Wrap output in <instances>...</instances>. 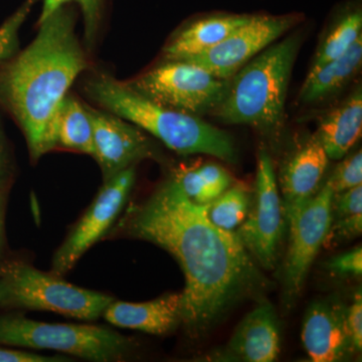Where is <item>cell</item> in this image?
<instances>
[{"label":"cell","instance_id":"4dcf8cb0","mask_svg":"<svg viewBox=\"0 0 362 362\" xmlns=\"http://www.w3.org/2000/svg\"><path fill=\"white\" fill-rule=\"evenodd\" d=\"M4 298H6V289H4V286L0 280V303H4Z\"/></svg>","mask_w":362,"mask_h":362},{"label":"cell","instance_id":"d4e9b609","mask_svg":"<svg viewBox=\"0 0 362 362\" xmlns=\"http://www.w3.org/2000/svg\"><path fill=\"white\" fill-rule=\"evenodd\" d=\"M76 4L80 7L84 20L85 39L88 47L94 44L98 30L103 18L105 0H44L39 23L45 20L49 14L59 7Z\"/></svg>","mask_w":362,"mask_h":362},{"label":"cell","instance_id":"7c38bea8","mask_svg":"<svg viewBox=\"0 0 362 362\" xmlns=\"http://www.w3.org/2000/svg\"><path fill=\"white\" fill-rule=\"evenodd\" d=\"M93 124L94 154L103 173L110 180L138 161L156 156L153 145L140 128L108 111L87 106Z\"/></svg>","mask_w":362,"mask_h":362},{"label":"cell","instance_id":"7a4b0ae2","mask_svg":"<svg viewBox=\"0 0 362 362\" xmlns=\"http://www.w3.org/2000/svg\"><path fill=\"white\" fill-rule=\"evenodd\" d=\"M70 6L59 7L39 23L37 37L9 64L0 82L33 160L54 148L52 119L71 84L88 66Z\"/></svg>","mask_w":362,"mask_h":362},{"label":"cell","instance_id":"30bf717a","mask_svg":"<svg viewBox=\"0 0 362 362\" xmlns=\"http://www.w3.org/2000/svg\"><path fill=\"white\" fill-rule=\"evenodd\" d=\"M303 20V14L296 13L280 16L252 14L249 21L233 30L220 44L183 61L201 66L214 77L228 80Z\"/></svg>","mask_w":362,"mask_h":362},{"label":"cell","instance_id":"2e32d148","mask_svg":"<svg viewBox=\"0 0 362 362\" xmlns=\"http://www.w3.org/2000/svg\"><path fill=\"white\" fill-rule=\"evenodd\" d=\"M181 293L163 295L143 303L112 301L103 316L107 322L118 327L166 334L181 323Z\"/></svg>","mask_w":362,"mask_h":362},{"label":"cell","instance_id":"3957f363","mask_svg":"<svg viewBox=\"0 0 362 362\" xmlns=\"http://www.w3.org/2000/svg\"><path fill=\"white\" fill-rule=\"evenodd\" d=\"M86 92L105 111L146 131L177 153L207 154L226 162L235 160V144L225 131L201 117L157 104L126 82L98 74L88 81Z\"/></svg>","mask_w":362,"mask_h":362},{"label":"cell","instance_id":"4fadbf2b","mask_svg":"<svg viewBox=\"0 0 362 362\" xmlns=\"http://www.w3.org/2000/svg\"><path fill=\"white\" fill-rule=\"evenodd\" d=\"M329 157L316 134L298 141L281 164L279 188L285 218L317 194Z\"/></svg>","mask_w":362,"mask_h":362},{"label":"cell","instance_id":"e0dca14e","mask_svg":"<svg viewBox=\"0 0 362 362\" xmlns=\"http://www.w3.org/2000/svg\"><path fill=\"white\" fill-rule=\"evenodd\" d=\"M249 13L204 14L183 26L163 49L168 61H183L223 42L251 18Z\"/></svg>","mask_w":362,"mask_h":362},{"label":"cell","instance_id":"d6986e66","mask_svg":"<svg viewBox=\"0 0 362 362\" xmlns=\"http://www.w3.org/2000/svg\"><path fill=\"white\" fill-rule=\"evenodd\" d=\"M362 66V37L337 59L308 71L299 99L302 104H317L335 96L358 75Z\"/></svg>","mask_w":362,"mask_h":362},{"label":"cell","instance_id":"277c9868","mask_svg":"<svg viewBox=\"0 0 362 362\" xmlns=\"http://www.w3.org/2000/svg\"><path fill=\"white\" fill-rule=\"evenodd\" d=\"M303 33L298 30L272 44L232 78L223 101L213 112L230 125H247L270 137L281 133L285 103Z\"/></svg>","mask_w":362,"mask_h":362},{"label":"cell","instance_id":"52a82bcc","mask_svg":"<svg viewBox=\"0 0 362 362\" xmlns=\"http://www.w3.org/2000/svg\"><path fill=\"white\" fill-rule=\"evenodd\" d=\"M228 83L201 66L166 59L127 84L157 104L199 117L218 108Z\"/></svg>","mask_w":362,"mask_h":362},{"label":"cell","instance_id":"6da1fadb","mask_svg":"<svg viewBox=\"0 0 362 362\" xmlns=\"http://www.w3.org/2000/svg\"><path fill=\"white\" fill-rule=\"evenodd\" d=\"M206 206L183 194L175 178L131 214L127 230L170 252L185 274L181 323L206 335L233 306L266 289L267 282L235 232L214 225Z\"/></svg>","mask_w":362,"mask_h":362},{"label":"cell","instance_id":"ba28073f","mask_svg":"<svg viewBox=\"0 0 362 362\" xmlns=\"http://www.w3.org/2000/svg\"><path fill=\"white\" fill-rule=\"evenodd\" d=\"M333 192L329 180L310 199L287 216L289 244L282 269L285 304H293L303 289L307 274L321 247L325 244L331 223Z\"/></svg>","mask_w":362,"mask_h":362},{"label":"cell","instance_id":"8fae6325","mask_svg":"<svg viewBox=\"0 0 362 362\" xmlns=\"http://www.w3.org/2000/svg\"><path fill=\"white\" fill-rule=\"evenodd\" d=\"M134 181V166L105 181L87 213L54 254L52 266L54 275L61 277L68 273L83 255L103 237L123 209Z\"/></svg>","mask_w":362,"mask_h":362},{"label":"cell","instance_id":"cb8c5ba5","mask_svg":"<svg viewBox=\"0 0 362 362\" xmlns=\"http://www.w3.org/2000/svg\"><path fill=\"white\" fill-rule=\"evenodd\" d=\"M251 195L243 185H230L207 207L211 223L223 230L235 232L246 220Z\"/></svg>","mask_w":362,"mask_h":362},{"label":"cell","instance_id":"603a6c76","mask_svg":"<svg viewBox=\"0 0 362 362\" xmlns=\"http://www.w3.org/2000/svg\"><path fill=\"white\" fill-rule=\"evenodd\" d=\"M362 232V185L333 195L326 240H350ZM326 243V242H325Z\"/></svg>","mask_w":362,"mask_h":362},{"label":"cell","instance_id":"4316f807","mask_svg":"<svg viewBox=\"0 0 362 362\" xmlns=\"http://www.w3.org/2000/svg\"><path fill=\"white\" fill-rule=\"evenodd\" d=\"M347 330L354 352H361L362 349V297L361 292L354 295V302L346 307Z\"/></svg>","mask_w":362,"mask_h":362},{"label":"cell","instance_id":"44dd1931","mask_svg":"<svg viewBox=\"0 0 362 362\" xmlns=\"http://www.w3.org/2000/svg\"><path fill=\"white\" fill-rule=\"evenodd\" d=\"M52 139L54 148L62 146L93 156V124L87 105L66 95L52 119Z\"/></svg>","mask_w":362,"mask_h":362},{"label":"cell","instance_id":"ffe728a7","mask_svg":"<svg viewBox=\"0 0 362 362\" xmlns=\"http://www.w3.org/2000/svg\"><path fill=\"white\" fill-rule=\"evenodd\" d=\"M362 37L361 0H349L335 8L325 35L320 40L309 71L345 54Z\"/></svg>","mask_w":362,"mask_h":362},{"label":"cell","instance_id":"9c48e42d","mask_svg":"<svg viewBox=\"0 0 362 362\" xmlns=\"http://www.w3.org/2000/svg\"><path fill=\"white\" fill-rule=\"evenodd\" d=\"M252 197L246 220L235 233L252 259L272 270L277 261L285 214L273 160L265 148L259 151Z\"/></svg>","mask_w":362,"mask_h":362},{"label":"cell","instance_id":"8992f818","mask_svg":"<svg viewBox=\"0 0 362 362\" xmlns=\"http://www.w3.org/2000/svg\"><path fill=\"white\" fill-rule=\"evenodd\" d=\"M0 280L6 289V303L30 310L49 311L77 318L96 320L114 298L78 287L59 276L40 272L21 262L0 268Z\"/></svg>","mask_w":362,"mask_h":362},{"label":"cell","instance_id":"ac0fdd59","mask_svg":"<svg viewBox=\"0 0 362 362\" xmlns=\"http://www.w3.org/2000/svg\"><path fill=\"white\" fill-rule=\"evenodd\" d=\"M362 131V90L357 86L349 97L324 114L316 135L329 159H341L356 144Z\"/></svg>","mask_w":362,"mask_h":362},{"label":"cell","instance_id":"83f0119b","mask_svg":"<svg viewBox=\"0 0 362 362\" xmlns=\"http://www.w3.org/2000/svg\"><path fill=\"white\" fill-rule=\"evenodd\" d=\"M328 269L338 275L361 276L362 273V249L356 247L351 251L335 257L328 263Z\"/></svg>","mask_w":362,"mask_h":362},{"label":"cell","instance_id":"f546056e","mask_svg":"<svg viewBox=\"0 0 362 362\" xmlns=\"http://www.w3.org/2000/svg\"><path fill=\"white\" fill-rule=\"evenodd\" d=\"M2 225H4V223H2V202L1 199H0V250H1L2 245Z\"/></svg>","mask_w":362,"mask_h":362},{"label":"cell","instance_id":"9a60e30c","mask_svg":"<svg viewBox=\"0 0 362 362\" xmlns=\"http://www.w3.org/2000/svg\"><path fill=\"white\" fill-rule=\"evenodd\" d=\"M280 352V329L268 302L257 306L239 324L223 351L228 361L272 362Z\"/></svg>","mask_w":362,"mask_h":362},{"label":"cell","instance_id":"7402d4cb","mask_svg":"<svg viewBox=\"0 0 362 362\" xmlns=\"http://www.w3.org/2000/svg\"><path fill=\"white\" fill-rule=\"evenodd\" d=\"M173 178L190 201L202 206L211 204L233 183L230 173L216 163L182 169Z\"/></svg>","mask_w":362,"mask_h":362},{"label":"cell","instance_id":"5b68a950","mask_svg":"<svg viewBox=\"0 0 362 362\" xmlns=\"http://www.w3.org/2000/svg\"><path fill=\"white\" fill-rule=\"evenodd\" d=\"M0 344L54 350L92 361H111L126 356L132 341L108 328L6 316L0 317Z\"/></svg>","mask_w":362,"mask_h":362},{"label":"cell","instance_id":"f1b7e54d","mask_svg":"<svg viewBox=\"0 0 362 362\" xmlns=\"http://www.w3.org/2000/svg\"><path fill=\"white\" fill-rule=\"evenodd\" d=\"M69 361L63 356H47L21 350L7 349L0 347V362H62Z\"/></svg>","mask_w":362,"mask_h":362},{"label":"cell","instance_id":"484cf974","mask_svg":"<svg viewBox=\"0 0 362 362\" xmlns=\"http://www.w3.org/2000/svg\"><path fill=\"white\" fill-rule=\"evenodd\" d=\"M333 175L328 178L334 194L349 190L362 185L361 149L346 157H343Z\"/></svg>","mask_w":362,"mask_h":362},{"label":"cell","instance_id":"5bb4252c","mask_svg":"<svg viewBox=\"0 0 362 362\" xmlns=\"http://www.w3.org/2000/svg\"><path fill=\"white\" fill-rule=\"evenodd\" d=\"M301 338L312 361L346 358L354 352L347 330L346 307L335 300L312 304L305 315Z\"/></svg>","mask_w":362,"mask_h":362}]
</instances>
